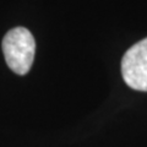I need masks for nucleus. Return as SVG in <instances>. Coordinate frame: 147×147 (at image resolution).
Returning <instances> with one entry per match:
<instances>
[{"mask_svg":"<svg viewBox=\"0 0 147 147\" xmlns=\"http://www.w3.org/2000/svg\"><path fill=\"white\" fill-rule=\"evenodd\" d=\"M3 53L7 66L17 75H26L34 60L36 42L25 27H15L3 39Z\"/></svg>","mask_w":147,"mask_h":147,"instance_id":"nucleus-1","label":"nucleus"},{"mask_svg":"<svg viewBox=\"0 0 147 147\" xmlns=\"http://www.w3.org/2000/svg\"><path fill=\"white\" fill-rule=\"evenodd\" d=\"M121 75L130 88L147 92V37L135 43L124 54Z\"/></svg>","mask_w":147,"mask_h":147,"instance_id":"nucleus-2","label":"nucleus"}]
</instances>
